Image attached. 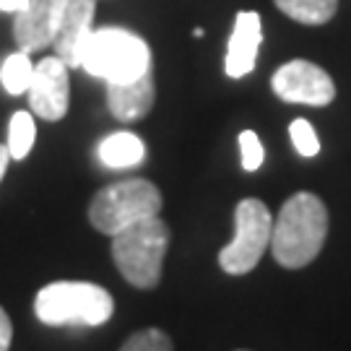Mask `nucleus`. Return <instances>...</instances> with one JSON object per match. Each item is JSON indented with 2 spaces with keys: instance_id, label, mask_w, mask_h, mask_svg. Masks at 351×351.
Segmentation results:
<instances>
[{
  "instance_id": "f257e3e1",
  "label": "nucleus",
  "mask_w": 351,
  "mask_h": 351,
  "mask_svg": "<svg viewBox=\"0 0 351 351\" xmlns=\"http://www.w3.org/2000/svg\"><path fill=\"white\" fill-rule=\"evenodd\" d=\"M328 237V208L315 193H294L274 221L271 247L281 268H304L320 255Z\"/></svg>"
},
{
  "instance_id": "f03ea898",
  "label": "nucleus",
  "mask_w": 351,
  "mask_h": 351,
  "mask_svg": "<svg viewBox=\"0 0 351 351\" xmlns=\"http://www.w3.org/2000/svg\"><path fill=\"white\" fill-rule=\"evenodd\" d=\"M81 68L104 84H125L151 73V50L138 34L128 29L101 26L88 37Z\"/></svg>"
},
{
  "instance_id": "7ed1b4c3",
  "label": "nucleus",
  "mask_w": 351,
  "mask_h": 351,
  "mask_svg": "<svg viewBox=\"0 0 351 351\" xmlns=\"http://www.w3.org/2000/svg\"><path fill=\"white\" fill-rule=\"evenodd\" d=\"M34 313L45 326H104L114 313L107 289L88 281H55L39 289Z\"/></svg>"
},
{
  "instance_id": "20e7f679",
  "label": "nucleus",
  "mask_w": 351,
  "mask_h": 351,
  "mask_svg": "<svg viewBox=\"0 0 351 351\" xmlns=\"http://www.w3.org/2000/svg\"><path fill=\"white\" fill-rule=\"evenodd\" d=\"M169 226L159 216L138 221L112 237V261L130 287L154 289L162 281Z\"/></svg>"
},
{
  "instance_id": "39448f33",
  "label": "nucleus",
  "mask_w": 351,
  "mask_h": 351,
  "mask_svg": "<svg viewBox=\"0 0 351 351\" xmlns=\"http://www.w3.org/2000/svg\"><path fill=\"white\" fill-rule=\"evenodd\" d=\"M159 211H162L159 188L143 177H133L101 188L88 203V221L97 232L114 237L128 226L159 216Z\"/></svg>"
},
{
  "instance_id": "423d86ee",
  "label": "nucleus",
  "mask_w": 351,
  "mask_h": 351,
  "mask_svg": "<svg viewBox=\"0 0 351 351\" xmlns=\"http://www.w3.org/2000/svg\"><path fill=\"white\" fill-rule=\"evenodd\" d=\"M274 216L258 198H245L234 208V239L219 252V265L229 276H245L271 247Z\"/></svg>"
},
{
  "instance_id": "0eeeda50",
  "label": "nucleus",
  "mask_w": 351,
  "mask_h": 351,
  "mask_svg": "<svg viewBox=\"0 0 351 351\" xmlns=\"http://www.w3.org/2000/svg\"><path fill=\"white\" fill-rule=\"evenodd\" d=\"M271 86L281 101L289 104H307V107H326L336 97L333 78L310 60H289L278 68Z\"/></svg>"
},
{
  "instance_id": "6e6552de",
  "label": "nucleus",
  "mask_w": 351,
  "mask_h": 351,
  "mask_svg": "<svg viewBox=\"0 0 351 351\" xmlns=\"http://www.w3.org/2000/svg\"><path fill=\"white\" fill-rule=\"evenodd\" d=\"M68 65L52 55L34 65V75L29 84V107L32 114H37L42 120L58 123L68 112V101H71V81H68Z\"/></svg>"
},
{
  "instance_id": "1a4fd4ad",
  "label": "nucleus",
  "mask_w": 351,
  "mask_h": 351,
  "mask_svg": "<svg viewBox=\"0 0 351 351\" xmlns=\"http://www.w3.org/2000/svg\"><path fill=\"white\" fill-rule=\"evenodd\" d=\"M94 16L97 0H65L52 47L68 68H81V55L94 32Z\"/></svg>"
},
{
  "instance_id": "9d476101",
  "label": "nucleus",
  "mask_w": 351,
  "mask_h": 351,
  "mask_svg": "<svg viewBox=\"0 0 351 351\" xmlns=\"http://www.w3.org/2000/svg\"><path fill=\"white\" fill-rule=\"evenodd\" d=\"M65 0H26V5L19 13H13V39L19 50L37 52L50 47Z\"/></svg>"
},
{
  "instance_id": "9b49d317",
  "label": "nucleus",
  "mask_w": 351,
  "mask_h": 351,
  "mask_svg": "<svg viewBox=\"0 0 351 351\" xmlns=\"http://www.w3.org/2000/svg\"><path fill=\"white\" fill-rule=\"evenodd\" d=\"M263 42V24H261V13L242 11L234 19V29L226 45V60L224 71L229 78H245L252 73L255 60H258V50Z\"/></svg>"
},
{
  "instance_id": "f8f14e48",
  "label": "nucleus",
  "mask_w": 351,
  "mask_h": 351,
  "mask_svg": "<svg viewBox=\"0 0 351 351\" xmlns=\"http://www.w3.org/2000/svg\"><path fill=\"white\" fill-rule=\"evenodd\" d=\"M154 97H156V91H154V75L151 73L125 81V84H107L110 112L123 123L143 120L154 107Z\"/></svg>"
},
{
  "instance_id": "ddd939ff",
  "label": "nucleus",
  "mask_w": 351,
  "mask_h": 351,
  "mask_svg": "<svg viewBox=\"0 0 351 351\" xmlns=\"http://www.w3.org/2000/svg\"><path fill=\"white\" fill-rule=\"evenodd\" d=\"M97 156L110 169H128V167H138L143 162L146 146H143V141L136 133L120 130V133H112V136L101 138Z\"/></svg>"
},
{
  "instance_id": "4468645a",
  "label": "nucleus",
  "mask_w": 351,
  "mask_h": 351,
  "mask_svg": "<svg viewBox=\"0 0 351 351\" xmlns=\"http://www.w3.org/2000/svg\"><path fill=\"white\" fill-rule=\"evenodd\" d=\"M274 3L284 16L304 26L328 24L339 11V0H274Z\"/></svg>"
},
{
  "instance_id": "2eb2a0df",
  "label": "nucleus",
  "mask_w": 351,
  "mask_h": 351,
  "mask_svg": "<svg viewBox=\"0 0 351 351\" xmlns=\"http://www.w3.org/2000/svg\"><path fill=\"white\" fill-rule=\"evenodd\" d=\"M32 75H34V63L29 58V52L19 50L5 58V63L0 68V84L3 88L19 97V94H26L29 91V84H32Z\"/></svg>"
},
{
  "instance_id": "dca6fc26",
  "label": "nucleus",
  "mask_w": 351,
  "mask_h": 351,
  "mask_svg": "<svg viewBox=\"0 0 351 351\" xmlns=\"http://www.w3.org/2000/svg\"><path fill=\"white\" fill-rule=\"evenodd\" d=\"M34 138H37V125H34V117L26 110H19V112L11 117V125H8V151H11V159L21 162L29 156V151L34 146Z\"/></svg>"
},
{
  "instance_id": "f3484780",
  "label": "nucleus",
  "mask_w": 351,
  "mask_h": 351,
  "mask_svg": "<svg viewBox=\"0 0 351 351\" xmlns=\"http://www.w3.org/2000/svg\"><path fill=\"white\" fill-rule=\"evenodd\" d=\"M120 351H175V349H172V341H169V336L164 330H159V328H146V330L133 333L123 343Z\"/></svg>"
},
{
  "instance_id": "a211bd4d",
  "label": "nucleus",
  "mask_w": 351,
  "mask_h": 351,
  "mask_svg": "<svg viewBox=\"0 0 351 351\" xmlns=\"http://www.w3.org/2000/svg\"><path fill=\"white\" fill-rule=\"evenodd\" d=\"M289 136H291V143H294V149L300 156H307V159H313L320 154V138H317V133H315V128L307 123V120H294L291 125H289Z\"/></svg>"
},
{
  "instance_id": "6ab92c4d",
  "label": "nucleus",
  "mask_w": 351,
  "mask_h": 351,
  "mask_svg": "<svg viewBox=\"0 0 351 351\" xmlns=\"http://www.w3.org/2000/svg\"><path fill=\"white\" fill-rule=\"evenodd\" d=\"M239 154H242V169L245 172L261 169V164L265 159V151L255 130H242L239 133Z\"/></svg>"
},
{
  "instance_id": "aec40b11",
  "label": "nucleus",
  "mask_w": 351,
  "mask_h": 351,
  "mask_svg": "<svg viewBox=\"0 0 351 351\" xmlns=\"http://www.w3.org/2000/svg\"><path fill=\"white\" fill-rule=\"evenodd\" d=\"M11 341H13L11 317H8V315H5V310L0 307V351H8V349H11Z\"/></svg>"
},
{
  "instance_id": "412c9836",
  "label": "nucleus",
  "mask_w": 351,
  "mask_h": 351,
  "mask_svg": "<svg viewBox=\"0 0 351 351\" xmlns=\"http://www.w3.org/2000/svg\"><path fill=\"white\" fill-rule=\"evenodd\" d=\"M26 5V0H0V11L3 13H19Z\"/></svg>"
},
{
  "instance_id": "4be33fe9",
  "label": "nucleus",
  "mask_w": 351,
  "mask_h": 351,
  "mask_svg": "<svg viewBox=\"0 0 351 351\" xmlns=\"http://www.w3.org/2000/svg\"><path fill=\"white\" fill-rule=\"evenodd\" d=\"M8 162H11V151H8V146H0V180L8 169Z\"/></svg>"
}]
</instances>
